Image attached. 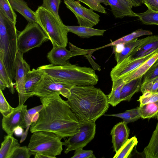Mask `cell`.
<instances>
[{"instance_id":"52a82bcc","label":"cell","mask_w":158,"mask_h":158,"mask_svg":"<svg viewBox=\"0 0 158 158\" xmlns=\"http://www.w3.org/2000/svg\"><path fill=\"white\" fill-rule=\"evenodd\" d=\"M49 38L37 23H28L24 29L18 31V51L23 54L34 48L40 47Z\"/></svg>"},{"instance_id":"4dcf8cb0","label":"cell","mask_w":158,"mask_h":158,"mask_svg":"<svg viewBox=\"0 0 158 158\" xmlns=\"http://www.w3.org/2000/svg\"><path fill=\"white\" fill-rule=\"evenodd\" d=\"M61 0H43L41 6L52 14L60 21H62L59 15V10Z\"/></svg>"},{"instance_id":"2e32d148","label":"cell","mask_w":158,"mask_h":158,"mask_svg":"<svg viewBox=\"0 0 158 158\" xmlns=\"http://www.w3.org/2000/svg\"><path fill=\"white\" fill-rule=\"evenodd\" d=\"M106 1L115 18L121 19L125 16L137 17V14L133 11L132 8L127 0Z\"/></svg>"},{"instance_id":"7c38bea8","label":"cell","mask_w":158,"mask_h":158,"mask_svg":"<svg viewBox=\"0 0 158 158\" xmlns=\"http://www.w3.org/2000/svg\"><path fill=\"white\" fill-rule=\"evenodd\" d=\"M158 53L154 52L143 57L132 58L129 55L122 61L117 63L110 73L112 81L122 78L131 72L153 55Z\"/></svg>"},{"instance_id":"836d02e7","label":"cell","mask_w":158,"mask_h":158,"mask_svg":"<svg viewBox=\"0 0 158 158\" xmlns=\"http://www.w3.org/2000/svg\"><path fill=\"white\" fill-rule=\"evenodd\" d=\"M138 101L140 103V106L158 101V91L155 92H147L143 93Z\"/></svg>"},{"instance_id":"e0dca14e","label":"cell","mask_w":158,"mask_h":158,"mask_svg":"<svg viewBox=\"0 0 158 158\" xmlns=\"http://www.w3.org/2000/svg\"><path fill=\"white\" fill-rule=\"evenodd\" d=\"M72 57L71 52L63 46L53 47L47 55V57L51 64L55 66L65 64L68 63V60Z\"/></svg>"},{"instance_id":"1f68e13d","label":"cell","mask_w":158,"mask_h":158,"mask_svg":"<svg viewBox=\"0 0 158 158\" xmlns=\"http://www.w3.org/2000/svg\"><path fill=\"white\" fill-rule=\"evenodd\" d=\"M0 9L9 19L16 24L17 15L8 0H0Z\"/></svg>"},{"instance_id":"603a6c76","label":"cell","mask_w":158,"mask_h":158,"mask_svg":"<svg viewBox=\"0 0 158 158\" xmlns=\"http://www.w3.org/2000/svg\"><path fill=\"white\" fill-rule=\"evenodd\" d=\"M20 145L12 135H7L4 137L0 149V158H10L15 151Z\"/></svg>"},{"instance_id":"d6986e66","label":"cell","mask_w":158,"mask_h":158,"mask_svg":"<svg viewBox=\"0 0 158 158\" xmlns=\"http://www.w3.org/2000/svg\"><path fill=\"white\" fill-rule=\"evenodd\" d=\"M158 58V53L151 57L137 69L122 78L125 84L144 75Z\"/></svg>"},{"instance_id":"7402d4cb","label":"cell","mask_w":158,"mask_h":158,"mask_svg":"<svg viewBox=\"0 0 158 158\" xmlns=\"http://www.w3.org/2000/svg\"><path fill=\"white\" fill-rule=\"evenodd\" d=\"M69 32L73 33L81 38H89L91 37L103 36L106 31L104 29H98L81 26L66 25Z\"/></svg>"},{"instance_id":"74e56055","label":"cell","mask_w":158,"mask_h":158,"mask_svg":"<svg viewBox=\"0 0 158 158\" xmlns=\"http://www.w3.org/2000/svg\"><path fill=\"white\" fill-rule=\"evenodd\" d=\"M31 155L27 146H20L15 151L10 158H29Z\"/></svg>"},{"instance_id":"30bf717a","label":"cell","mask_w":158,"mask_h":158,"mask_svg":"<svg viewBox=\"0 0 158 158\" xmlns=\"http://www.w3.org/2000/svg\"><path fill=\"white\" fill-rule=\"evenodd\" d=\"M66 7L75 15L79 25L93 27L100 21V15L91 9L82 6L75 0H64Z\"/></svg>"},{"instance_id":"bcb514c9","label":"cell","mask_w":158,"mask_h":158,"mask_svg":"<svg viewBox=\"0 0 158 158\" xmlns=\"http://www.w3.org/2000/svg\"><path fill=\"white\" fill-rule=\"evenodd\" d=\"M6 87L8 88L7 84L4 81L0 79V89L2 91L4 90Z\"/></svg>"},{"instance_id":"5b68a950","label":"cell","mask_w":158,"mask_h":158,"mask_svg":"<svg viewBox=\"0 0 158 158\" xmlns=\"http://www.w3.org/2000/svg\"><path fill=\"white\" fill-rule=\"evenodd\" d=\"M35 13L36 22L48 37L53 47H66L69 32L62 21H59L50 12L41 6L38 7Z\"/></svg>"},{"instance_id":"8992f818","label":"cell","mask_w":158,"mask_h":158,"mask_svg":"<svg viewBox=\"0 0 158 158\" xmlns=\"http://www.w3.org/2000/svg\"><path fill=\"white\" fill-rule=\"evenodd\" d=\"M28 148L32 155L41 154L49 157L56 158L63 150L62 138L52 132L38 131L32 133Z\"/></svg>"},{"instance_id":"c3c4849f","label":"cell","mask_w":158,"mask_h":158,"mask_svg":"<svg viewBox=\"0 0 158 158\" xmlns=\"http://www.w3.org/2000/svg\"><path fill=\"white\" fill-rule=\"evenodd\" d=\"M152 80H157V81H158V77H156V78H155L154 79H153V80H152Z\"/></svg>"},{"instance_id":"ffe728a7","label":"cell","mask_w":158,"mask_h":158,"mask_svg":"<svg viewBox=\"0 0 158 158\" xmlns=\"http://www.w3.org/2000/svg\"><path fill=\"white\" fill-rule=\"evenodd\" d=\"M143 76L125 83L123 86L121 94L120 100L130 101L133 96L140 90Z\"/></svg>"},{"instance_id":"277c9868","label":"cell","mask_w":158,"mask_h":158,"mask_svg":"<svg viewBox=\"0 0 158 158\" xmlns=\"http://www.w3.org/2000/svg\"><path fill=\"white\" fill-rule=\"evenodd\" d=\"M15 25L0 9V58L12 81L15 77V60L19 51Z\"/></svg>"},{"instance_id":"ab89813d","label":"cell","mask_w":158,"mask_h":158,"mask_svg":"<svg viewBox=\"0 0 158 158\" xmlns=\"http://www.w3.org/2000/svg\"><path fill=\"white\" fill-rule=\"evenodd\" d=\"M140 91L143 93L147 92H155L158 91V81L152 80L142 84Z\"/></svg>"},{"instance_id":"3957f363","label":"cell","mask_w":158,"mask_h":158,"mask_svg":"<svg viewBox=\"0 0 158 158\" xmlns=\"http://www.w3.org/2000/svg\"><path fill=\"white\" fill-rule=\"evenodd\" d=\"M37 69L59 81L72 86L94 85L98 83L99 80L93 69L68 62L61 66L44 65Z\"/></svg>"},{"instance_id":"d590c367","label":"cell","mask_w":158,"mask_h":158,"mask_svg":"<svg viewBox=\"0 0 158 158\" xmlns=\"http://www.w3.org/2000/svg\"><path fill=\"white\" fill-rule=\"evenodd\" d=\"M14 108L9 104L5 97L2 91L0 89V111L3 116H6L11 113Z\"/></svg>"},{"instance_id":"e575fe53","label":"cell","mask_w":158,"mask_h":158,"mask_svg":"<svg viewBox=\"0 0 158 158\" xmlns=\"http://www.w3.org/2000/svg\"><path fill=\"white\" fill-rule=\"evenodd\" d=\"M158 77V58L144 75L142 84L149 82Z\"/></svg>"},{"instance_id":"8fae6325","label":"cell","mask_w":158,"mask_h":158,"mask_svg":"<svg viewBox=\"0 0 158 158\" xmlns=\"http://www.w3.org/2000/svg\"><path fill=\"white\" fill-rule=\"evenodd\" d=\"M15 87L18 93L19 103L18 106L24 104L29 98L26 92L25 84L28 72L31 70L30 66L23 58V54L18 51L16 55L15 62Z\"/></svg>"},{"instance_id":"9c48e42d","label":"cell","mask_w":158,"mask_h":158,"mask_svg":"<svg viewBox=\"0 0 158 158\" xmlns=\"http://www.w3.org/2000/svg\"><path fill=\"white\" fill-rule=\"evenodd\" d=\"M72 85L59 81L44 74L41 81L35 88L34 96L41 97L58 94L68 98Z\"/></svg>"},{"instance_id":"6da1fadb","label":"cell","mask_w":158,"mask_h":158,"mask_svg":"<svg viewBox=\"0 0 158 158\" xmlns=\"http://www.w3.org/2000/svg\"><path fill=\"white\" fill-rule=\"evenodd\" d=\"M60 95L54 94L40 97L43 107L38 119L30 125L31 133L48 131L63 138L79 131L82 121L73 112L67 101Z\"/></svg>"},{"instance_id":"44dd1931","label":"cell","mask_w":158,"mask_h":158,"mask_svg":"<svg viewBox=\"0 0 158 158\" xmlns=\"http://www.w3.org/2000/svg\"><path fill=\"white\" fill-rule=\"evenodd\" d=\"M44 73L37 69L29 71L26 77L25 89L29 98L32 97L34 89L42 79Z\"/></svg>"},{"instance_id":"83f0119b","label":"cell","mask_w":158,"mask_h":158,"mask_svg":"<svg viewBox=\"0 0 158 158\" xmlns=\"http://www.w3.org/2000/svg\"><path fill=\"white\" fill-rule=\"evenodd\" d=\"M138 107L142 118H150L157 117L158 114V101Z\"/></svg>"},{"instance_id":"f1b7e54d","label":"cell","mask_w":158,"mask_h":158,"mask_svg":"<svg viewBox=\"0 0 158 158\" xmlns=\"http://www.w3.org/2000/svg\"><path fill=\"white\" fill-rule=\"evenodd\" d=\"M105 115L120 118L127 124L134 122L141 118L138 107L127 110L123 113L106 114Z\"/></svg>"},{"instance_id":"484cf974","label":"cell","mask_w":158,"mask_h":158,"mask_svg":"<svg viewBox=\"0 0 158 158\" xmlns=\"http://www.w3.org/2000/svg\"><path fill=\"white\" fill-rule=\"evenodd\" d=\"M152 33L150 31L143 30L142 29H139L101 48H103L111 46H114L119 44L124 45L131 40L140 36L144 35H152Z\"/></svg>"},{"instance_id":"5bb4252c","label":"cell","mask_w":158,"mask_h":158,"mask_svg":"<svg viewBox=\"0 0 158 158\" xmlns=\"http://www.w3.org/2000/svg\"><path fill=\"white\" fill-rule=\"evenodd\" d=\"M123 121L115 125L111 131L114 151L116 153L128 139L130 129Z\"/></svg>"},{"instance_id":"681fc988","label":"cell","mask_w":158,"mask_h":158,"mask_svg":"<svg viewBox=\"0 0 158 158\" xmlns=\"http://www.w3.org/2000/svg\"><path fill=\"white\" fill-rule=\"evenodd\" d=\"M157 117V119L158 120V115H157V117Z\"/></svg>"},{"instance_id":"7bdbcfd3","label":"cell","mask_w":158,"mask_h":158,"mask_svg":"<svg viewBox=\"0 0 158 158\" xmlns=\"http://www.w3.org/2000/svg\"><path fill=\"white\" fill-rule=\"evenodd\" d=\"M144 4L148 9L158 11V0H144Z\"/></svg>"},{"instance_id":"8d00e7d4","label":"cell","mask_w":158,"mask_h":158,"mask_svg":"<svg viewBox=\"0 0 158 158\" xmlns=\"http://www.w3.org/2000/svg\"><path fill=\"white\" fill-rule=\"evenodd\" d=\"M82 2L93 10L100 12L101 13L106 14V11L105 8L101 5L100 3L95 0H76Z\"/></svg>"},{"instance_id":"f546056e","label":"cell","mask_w":158,"mask_h":158,"mask_svg":"<svg viewBox=\"0 0 158 158\" xmlns=\"http://www.w3.org/2000/svg\"><path fill=\"white\" fill-rule=\"evenodd\" d=\"M137 17L144 24L158 25V11L148 9L144 12L137 14Z\"/></svg>"},{"instance_id":"f6af8a7d","label":"cell","mask_w":158,"mask_h":158,"mask_svg":"<svg viewBox=\"0 0 158 158\" xmlns=\"http://www.w3.org/2000/svg\"><path fill=\"white\" fill-rule=\"evenodd\" d=\"M23 128L20 127H17L15 129L14 133L17 136H21L23 134Z\"/></svg>"},{"instance_id":"4316f807","label":"cell","mask_w":158,"mask_h":158,"mask_svg":"<svg viewBox=\"0 0 158 158\" xmlns=\"http://www.w3.org/2000/svg\"><path fill=\"white\" fill-rule=\"evenodd\" d=\"M138 143L137 139L135 136L127 141L115 153L114 158H127L129 157L133 148L136 146Z\"/></svg>"},{"instance_id":"7dc6e473","label":"cell","mask_w":158,"mask_h":158,"mask_svg":"<svg viewBox=\"0 0 158 158\" xmlns=\"http://www.w3.org/2000/svg\"><path fill=\"white\" fill-rule=\"evenodd\" d=\"M97 2L99 3H102L106 5H108L107 2L106 0H95Z\"/></svg>"},{"instance_id":"7a4b0ae2","label":"cell","mask_w":158,"mask_h":158,"mask_svg":"<svg viewBox=\"0 0 158 158\" xmlns=\"http://www.w3.org/2000/svg\"><path fill=\"white\" fill-rule=\"evenodd\" d=\"M67 101L73 112L81 121L95 122L107 111V95L94 85L73 86Z\"/></svg>"},{"instance_id":"9a60e30c","label":"cell","mask_w":158,"mask_h":158,"mask_svg":"<svg viewBox=\"0 0 158 158\" xmlns=\"http://www.w3.org/2000/svg\"><path fill=\"white\" fill-rule=\"evenodd\" d=\"M158 52V35L149 36L130 55L132 58L142 57L154 52Z\"/></svg>"},{"instance_id":"f35d334b","label":"cell","mask_w":158,"mask_h":158,"mask_svg":"<svg viewBox=\"0 0 158 158\" xmlns=\"http://www.w3.org/2000/svg\"><path fill=\"white\" fill-rule=\"evenodd\" d=\"M69 47L70 51L71 52L73 57L79 55H84V56L92 53L94 51L98 48L93 49H84L79 48L71 43H69Z\"/></svg>"},{"instance_id":"ba28073f","label":"cell","mask_w":158,"mask_h":158,"mask_svg":"<svg viewBox=\"0 0 158 158\" xmlns=\"http://www.w3.org/2000/svg\"><path fill=\"white\" fill-rule=\"evenodd\" d=\"M82 121L79 131L63 142L66 148L64 152L83 148L94 138L96 133L95 122Z\"/></svg>"},{"instance_id":"ac0fdd59","label":"cell","mask_w":158,"mask_h":158,"mask_svg":"<svg viewBox=\"0 0 158 158\" xmlns=\"http://www.w3.org/2000/svg\"><path fill=\"white\" fill-rule=\"evenodd\" d=\"M13 10L21 14L28 23L36 22L35 12L24 0H8Z\"/></svg>"},{"instance_id":"d4e9b609","label":"cell","mask_w":158,"mask_h":158,"mask_svg":"<svg viewBox=\"0 0 158 158\" xmlns=\"http://www.w3.org/2000/svg\"><path fill=\"white\" fill-rule=\"evenodd\" d=\"M145 39L136 38L124 45V48L120 52H114L116 61L119 62L127 58L131 53L133 50L141 44Z\"/></svg>"},{"instance_id":"d6a6232c","label":"cell","mask_w":158,"mask_h":158,"mask_svg":"<svg viewBox=\"0 0 158 158\" xmlns=\"http://www.w3.org/2000/svg\"><path fill=\"white\" fill-rule=\"evenodd\" d=\"M0 79L6 82L8 86V88L12 94L15 92L13 81L10 78L6 70L3 62L0 58Z\"/></svg>"},{"instance_id":"cb8c5ba5","label":"cell","mask_w":158,"mask_h":158,"mask_svg":"<svg viewBox=\"0 0 158 158\" xmlns=\"http://www.w3.org/2000/svg\"><path fill=\"white\" fill-rule=\"evenodd\" d=\"M112 81V85L111 91L107 96L109 104L114 107L121 102V91L125 83L122 78L118 79Z\"/></svg>"},{"instance_id":"ee69618b","label":"cell","mask_w":158,"mask_h":158,"mask_svg":"<svg viewBox=\"0 0 158 158\" xmlns=\"http://www.w3.org/2000/svg\"><path fill=\"white\" fill-rule=\"evenodd\" d=\"M128 1L131 6L132 8L133 7H136L141 5L144 3V0H127Z\"/></svg>"},{"instance_id":"60d3db41","label":"cell","mask_w":158,"mask_h":158,"mask_svg":"<svg viewBox=\"0 0 158 158\" xmlns=\"http://www.w3.org/2000/svg\"><path fill=\"white\" fill-rule=\"evenodd\" d=\"M71 158H95L96 157L91 150H84L83 148L76 149Z\"/></svg>"},{"instance_id":"4fadbf2b","label":"cell","mask_w":158,"mask_h":158,"mask_svg":"<svg viewBox=\"0 0 158 158\" xmlns=\"http://www.w3.org/2000/svg\"><path fill=\"white\" fill-rule=\"evenodd\" d=\"M27 110V105L18 106L9 115L3 116L2 129L7 135H13L15 129L18 127L23 128L27 127L25 120Z\"/></svg>"},{"instance_id":"b9f144b4","label":"cell","mask_w":158,"mask_h":158,"mask_svg":"<svg viewBox=\"0 0 158 158\" xmlns=\"http://www.w3.org/2000/svg\"><path fill=\"white\" fill-rule=\"evenodd\" d=\"M43 105H41L27 110L25 116V120L27 127L31 125L33 117L37 112H39L42 109Z\"/></svg>"}]
</instances>
